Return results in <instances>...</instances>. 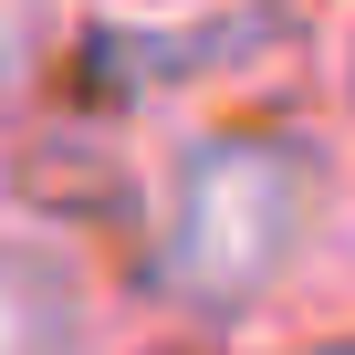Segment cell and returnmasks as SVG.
I'll use <instances>...</instances> for the list:
<instances>
[{
    "mask_svg": "<svg viewBox=\"0 0 355 355\" xmlns=\"http://www.w3.org/2000/svg\"><path fill=\"white\" fill-rule=\"evenodd\" d=\"M53 0H0V94H21L32 73H42V53H53Z\"/></svg>",
    "mask_w": 355,
    "mask_h": 355,
    "instance_id": "cell-3",
    "label": "cell"
},
{
    "mask_svg": "<svg viewBox=\"0 0 355 355\" xmlns=\"http://www.w3.org/2000/svg\"><path fill=\"white\" fill-rule=\"evenodd\" d=\"M0 355H105V293L73 241L0 220Z\"/></svg>",
    "mask_w": 355,
    "mask_h": 355,
    "instance_id": "cell-2",
    "label": "cell"
},
{
    "mask_svg": "<svg viewBox=\"0 0 355 355\" xmlns=\"http://www.w3.org/2000/svg\"><path fill=\"white\" fill-rule=\"evenodd\" d=\"M334 220V146L303 125H199L157 167V282L189 313H272Z\"/></svg>",
    "mask_w": 355,
    "mask_h": 355,
    "instance_id": "cell-1",
    "label": "cell"
},
{
    "mask_svg": "<svg viewBox=\"0 0 355 355\" xmlns=\"http://www.w3.org/2000/svg\"><path fill=\"white\" fill-rule=\"evenodd\" d=\"M345 94H355V21H345Z\"/></svg>",
    "mask_w": 355,
    "mask_h": 355,
    "instance_id": "cell-5",
    "label": "cell"
},
{
    "mask_svg": "<svg viewBox=\"0 0 355 355\" xmlns=\"http://www.w3.org/2000/svg\"><path fill=\"white\" fill-rule=\"evenodd\" d=\"M272 355H355V324H334V334H303V345H272Z\"/></svg>",
    "mask_w": 355,
    "mask_h": 355,
    "instance_id": "cell-4",
    "label": "cell"
}]
</instances>
